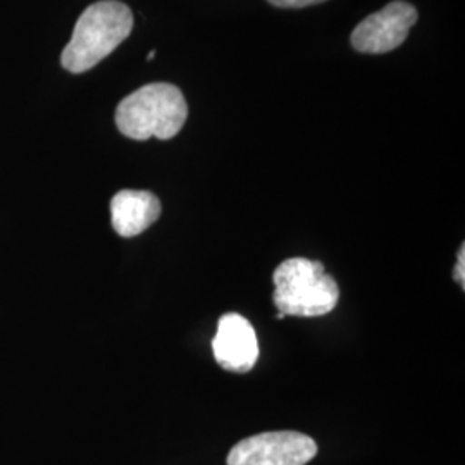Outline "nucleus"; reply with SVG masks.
Listing matches in <instances>:
<instances>
[{
  "mask_svg": "<svg viewBox=\"0 0 465 465\" xmlns=\"http://www.w3.org/2000/svg\"><path fill=\"white\" fill-rule=\"evenodd\" d=\"M216 362L232 372H249L259 359L257 336L249 321L240 314H226L219 319L213 340Z\"/></svg>",
  "mask_w": 465,
  "mask_h": 465,
  "instance_id": "423d86ee",
  "label": "nucleus"
},
{
  "mask_svg": "<svg viewBox=\"0 0 465 465\" xmlns=\"http://www.w3.org/2000/svg\"><path fill=\"white\" fill-rule=\"evenodd\" d=\"M155 54H157V52H155V50H150L149 55H147V61H152V59H153V57H155Z\"/></svg>",
  "mask_w": 465,
  "mask_h": 465,
  "instance_id": "9d476101",
  "label": "nucleus"
},
{
  "mask_svg": "<svg viewBox=\"0 0 465 465\" xmlns=\"http://www.w3.org/2000/svg\"><path fill=\"white\" fill-rule=\"evenodd\" d=\"M316 453V441L307 434L262 432L236 443L228 455V465H305Z\"/></svg>",
  "mask_w": 465,
  "mask_h": 465,
  "instance_id": "20e7f679",
  "label": "nucleus"
},
{
  "mask_svg": "<svg viewBox=\"0 0 465 465\" xmlns=\"http://www.w3.org/2000/svg\"><path fill=\"white\" fill-rule=\"evenodd\" d=\"M417 9L403 0L390 2L384 9L367 16L351 34V47L362 54H386L399 49L417 23Z\"/></svg>",
  "mask_w": 465,
  "mask_h": 465,
  "instance_id": "39448f33",
  "label": "nucleus"
},
{
  "mask_svg": "<svg viewBox=\"0 0 465 465\" xmlns=\"http://www.w3.org/2000/svg\"><path fill=\"white\" fill-rule=\"evenodd\" d=\"M188 105L178 86L150 84L138 88L117 105V130L132 140H171L182 132Z\"/></svg>",
  "mask_w": 465,
  "mask_h": 465,
  "instance_id": "f03ea898",
  "label": "nucleus"
},
{
  "mask_svg": "<svg viewBox=\"0 0 465 465\" xmlns=\"http://www.w3.org/2000/svg\"><path fill=\"white\" fill-rule=\"evenodd\" d=\"M134 30L132 9L117 0H102L86 7L61 55L63 67L80 74L113 54Z\"/></svg>",
  "mask_w": 465,
  "mask_h": 465,
  "instance_id": "f257e3e1",
  "label": "nucleus"
},
{
  "mask_svg": "<svg viewBox=\"0 0 465 465\" xmlns=\"http://www.w3.org/2000/svg\"><path fill=\"white\" fill-rule=\"evenodd\" d=\"M274 305L284 316L319 317L330 314L340 299V290L321 262L303 257L288 259L276 267Z\"/></svg>",
  "mask_w": 465,
  "mask_h": 465,
  "instance_id": "7ed1b4c3",
  "label": "nucleus"
},
{
  "mask_svg": "<svg viewBox=\"0 0 465 465\" xmlns=\"http://www.w3.org/2000/svg\"><path fill=\"white\" fill-rule=\"evenodd\" d=\"M453 280L459 282L462 288L465 286V247L462 245L459 250V261L453 269Z\"/></svg>",
  "mask_w": 465,
  "mask_h": 465,
  "instance_id": "1a4fd4ad",
  "label": "nucleus"
},
{
  "mask_svg": "<svg viewBox=\"0 0 465 465\" xmlns=\"http://www.w3.org/2000/svg\"><path fill=\"white\" fill-rule=\"evenodd\" d=\"M276 7H292V9H302V7H309V5H316V4H322L326 0H267Z\"/></svg>",
  "mask_w": 465,
  "mask_h": 465,
  "instance_id": "6e6552de",
  "label": "nucleus"
},
{
  "mask_svg": "<svg viewBox=\"0 0 465 465\" xmlns=\"http://www.w3.org/2000/svg\"><path fill=\"white\" fill-rule=\"evenodd\" d=\"M161 200L143 190H121L111 200V219L114 232L123 238H134L161 216Z\"/></svg>",
  "mask_w": 465,
  "mask_h": 465,
  "instance_id": "0eeeda50",
  "label": "nucleus"
}]
</instances>
